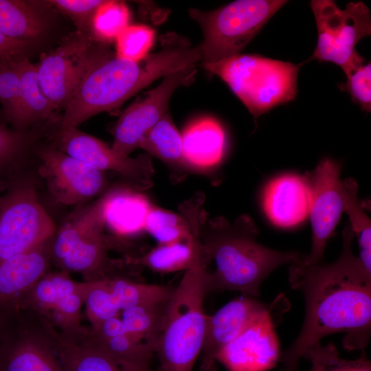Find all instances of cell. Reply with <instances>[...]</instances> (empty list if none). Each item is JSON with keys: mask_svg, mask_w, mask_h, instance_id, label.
<instances>
[{"mask_svg": "<svg viewBox=\"0 0 371 371\" xmlns=\"http://www.w3.org/2000/svg\"><path fill=\"white\" fill-rule=\"evenodd\" d=\"M355 234L350 225L342 232L339 257L328 265H291L289 281L304 297L306 314L295 340L283 354L284 371H297L306 350L324 337L346 333L344 347L367 346L371 326V273L352 250Z\"/></svg>", "mask_w": 371, "mask_h": 371, "instance_id": "cell-1", "label": "cell"}, {"mask_svg": "<svg viewBox=\"0 0 371 371\" xmlns=\"http://www.w3.org/2000/svg\"><path fill=\"white\" fill-rule=\"evenodd\" d=\"M196 60L190 43L175 33L163 35L160 49L140 61L112 54L80 82L64 109L60 128L78 127L95 115L113 111L155 80L191 66Z\"/></svg>", "mask_w": 371, "mask_h": 371, "instance_id": "cell-2", "label": "cell"}, {"mask_svg": "<svg viewBox=\"0 0 371 371\" xmlns=\"http://www.w3.org/2000/svg\"><path fill=\"white\" fill-rule=\"evenodd\" d=\"M258 227L247 214L229 222L223 217L209 218L204 213L200 225L201 258L213 272L207 270V292L240 291L257 297L265 278L278 267L299 264L305 256L295 251H279L258 243Z\"/></svg>", "mask_w": 371, "mask_h": 371, "instance_id": "cell-3", "label": "cell"}, {"mask_svg": "<svg viewBox=\"0 0 371 371\" xmlns=\"http://www.w3.org/2000/svg\"><path fill=\"white\" fill-rule=\"evenodd\" d=\"M206 273L201 245L166 305L155 346L161 371H192L201 352L207 318L203 306Z\"/></svg>", "mask_w": 371, "mask_h": 371, "instance_id": "cell-4", "label": "cell"}, {"mask_svg": "<svg viewBox=\"0 0 371 371\" xmlns=\"http://www.w3.org/2000/svg\"><path fill=\"white\" fill-rule=\"evenodd\" d=\"M302 65L250 54L202 63L207 71L227 85L255 120L295 100Z\"/></svg>", "mask_w": 371, "mask_h": 371, "instance_id": "cell-5", "label": "cell"}, {"mask_svg": "<svg viewBox=\"0 0 371 371\" xmlns=\"http://www.w3.org/2000/svg\"><path fill=\"white\" fill-rule=\"evenodd\" d=\"M287 2L284 0H238L211 11L190 9L201 26V63H216L240 54L267 21Z\"/></svg>", "mask_w": 371, "mask_h": 371, "instance_id": "cell-6", "label": "cell"}, {"mask_svg": "<svg viewBox=\"0 0 371 371\" xmlns=\"http://www.w3.org/2000/svg\"><path fill=\"white\" fill-rule=\"evenodd\" d=\"M317 28V43L307 61L318 60L339 65L347 74L364 58L355 49L357 44L371 34V17L363 2H350L344 9L331 0H313L310 3Z\"/></svg>", "mask_w": 371, "mask_h": 371, "instance_id": "cell-7", "label": "cell"}, {"mask_svg": "<svg viewBox=\"0 0 371 371\" xmlns=\"http://www.w3.org/2000/svg\"><path fill=\"white\" fill-rule=\"evenodd\" d=\"M55 233L35 186L14 177L0 192V264L52 239Z\"/></svg>", "mask_w": 371, "mask_h": 371, "instance_id": "cell-8", "label": "cell"}, {"mask_svg": "<svg viewBox=\"0 0 371 371\" xmlns=\"http://www.w3.org/2000/svg\"><path fill=\"white\" fill-rule=\"evenodd\" d=\"M112 54L104 43L77 32L42 56L36 65L40 87L56 109H65L87 74Z\"/></svg>", "mask_w": 371, "mask_h": 371, "instance_id": "cell-9", "label": "cell"}, {"mask_svg": "<svg viewBox=\"0 0 371 371\" xmlns=\"http://www.w3.org/2000/svg\"><path fill=\"white\" fill-rule=\"evenodd\" d=\"M197 69L192 65L164 77L154 89L145 92L121 114L114 128L111 149L122 157H128L139 148L144 136L167 111L169 101L180 87L192 84Z\"/></svg>", "mask_w": 371, "mask_h": 371, "instance_id": "cell-10", "label": "cell"}, {"mask_svg": "<svg viewBox=\"0 0 371 371\" xmlns=\"http://www.w3.org/2000/svg\"><path fill=\"white\" fill-rule=\"evenodd\" d=\"M56 142L67 155L101 171H114L126 179L134 190H144L153 186L154 168L146 154L122 157L99 139L77 127L60 128Z\"/></svg>", "mask_w": 371, "mask_h": 371, "instance_id": "cell-11", "label": "cell"}, {"mask_svg": "<svg viewBox=\"0 0 371 371\" xmlns=\"http://www.w3.org/2000/svg\"><path fill=\"white\" fill-rule=\"evenodd\" d=\"M304 177L311 192L308 215L312 226V247L303 263L308 265L321 264L326 243L341 217L343 201L341 192L340 166L324 157Z\"/></svg>", "mask_w": 371, "mask_h": 371, "instance_id": "cell-12", "label": "cell"}, {"mask_svg": "<svg viewBox=\"0 0 371 371\" xmlns=\"http://www.w3.org/2000/svg\"><path fill=\"white\" fill-rule=\"evenodd\" d=\"M39 173L52 196L59 203L80 204L100 194L106 186L101 172L54 148L38 153Z\"/></svg>", "mask_w": 371, "mask_h": 371, "instance_id": "cell-13", "label": "cell"}, {"mask_svg": "<svg viewBox=\"0 0 371 371\" xmlns=\"http://www.w3.org/2000/svg\"><path fill=\"white\" fill-rule=\"evenodd\" d=\"M273 311L245 328L219 352L216 361L228 371H265L274 366L280 352Z\"/></svg>", "mask_w": 371, "mask_h": 371, "instance_id": "cell-14", "label": "cell"}, {"mask_svg": "<svg viewBox=\"0 0 371 371\" xmlns=\"http://www.w3.org/2000/svg\"><path fill=\"white\" fill-rule=\"evenodd\" d=\"M277 302L267 304L251 297L234 299L207 316L201 350V371H215L219 352L253 322L273 311Z\"/></svg>", "mask_w": 371, "mask_h": 371, "instance_id": "cell-15", "label": "cell"}, {"mask_svg": "<svg viewBox=\"0 0 371 371\" xmlns=\"http://www.w3.org/2000/svg\"><path fill=\"white\" fill-rule=\"evenodd\" d=\"M52 239L0 264V314L8 316L19 309L25 295L47 273Z\"/></svg>", "mask_w": 371, "mask_h": 371, "instance_id": "cell-16", "label": "cell"}, {"mask_svg": "<svg viewBox=\"0 0 371 371\" xmlns=\"http://www.w3.org/2000/svg\"><path fill=\"white\" fill-rule=\"evenodd\" d=\"M311 192L304 176L286 174L271 181L265 188L263 205L270 221L277 226L289 227L308 215Z\"/></svg>", "mask_w": 371, "mask_h": 371, "instance_id": "cell-17", "label": "cell"}, {"mask_svg": "<svg viewBox=\"0 0 371 371\" xmlns=\"http://www.w3.org/2000/svg\"><path fill=\"white\" fill-rule=\"evenodd\" d=\"M0 371H65L54 342L8 327L0 341Z\"/></svg>", "mask_w": 371, "mask_h": 371, "instance_id": "cell-18", "label": "cell"}, {"mask_svg": "<svg viewBox=\"0 0 371 371\" xmlns=\"http://www.w3.org/2000/svg\"><path fill=\"white\" fill-rule=\"evenodd\" d=\"M181 137L184 160L190 169L212 168L224 157L226 133L214 117L205 116L192 120L183 129Z\"/></svg>", "mask_w": 371, "mask_h": 371, "instance_id": "cell-19", "label": "cell"}, {"mask_svg": "<svg viewBox=\"0 0 371 371\" xmlns=\"http://www.w3.org/2000/svg\"><path fill=\"white\" fill-rule=\"evenodd\" d=\"M55 348L65 371H153L143 366L114 357L91 338L82 342L67 337H56Z\"/></svg>", "mask_w": 371, "mask_h": 371, "instance_id": "cell-20", "label": "cell"}, {"mask_svg": "<svg viewBox=\"0 0 371 371\" xmlns=\"http://www.w3.org/2000/svg\"><path fill=\"white\" fill-rule=\"evenodd\" d=\"M135 190H111L105 210V225L118 235L132 236L144 231L146 218L153 204Z\"/></svg>", "mask_w": 371, "mask_h": 371, "instance_id": "cell-21", "label": "cell"}, {"mask_svg": "<svg viewBox=\"0 0 371 371\" xmlns=\"http://www.w3.org/2000/svg\"><path fill=\"white\" fill-rule=\"evenodd\" d=\"M19 76V107L14 130L23 129L33 122L52 116L56 109L42 91L37 77L36 65L24 56L16 60Z\"/></svg>", "mask_w": 371, "mask_h": 371, "instance_id": "cell-22", "label": "cell"}, {"mask_svg": "<svg viewBox=\"0 0 371 371\" xmlns=\"http://www.w3.org/2000/svg\"><path fill=\"white\" fill-rule=\"evenodd\" d=\"M105 221L100 222L86 234L59 262L65 271H77L91 276L92 279L106 278L109 265L103 234Z\"/></svg>", "mask_w": 371, "mask_h": 371, "instance_id": "cell-23", "label": "cell"}, {"mask_svg": "<svg viewBox=\"0 0 371 371\" xmlns=\"http://www.w3.org/2000/svg\"><path fill=\"white\" fill-rule=\"evenodd\" d=\"M111 190L85 207L73 213L52 239V256L59 263L76 244L95 225L105 221V210Z\"/></svg>", "mask_w": 371, "mask_h": 371, "instance_id": "cell-24", "label": "cell"}, {"mask_svg": "<svg viewBox=\"0 0 371 371\" xmlns=\"http://www.w3.org/2000/svg\"><path fill=\"white\" fill-rule=\"evenodd\" d=\"M46 19L35 3L0 0V32L8 37L28 41L45 30Z\"/></svg>", "mask_w": 371, "mask_h": 371, "instance_id": "cell-25", "label": "cell"}, {"mask_svg": "<svg viewBox=\"0 0 371 371\" xmlns=\"http://www.w3.org/2000/svg\"><path fill=\"white\" fill-rule=\"evenodd\" d=\"M139 148L159 159L176 171L190 169L183 155L181 134L168 111L144 136Z\"/></svg>", "mask_w": 371, "mask_h": 371, "instance_id": "cell-26", "label": "cell"}, {"mask_svg": "<svg viewBox=\"0 0 371 371\" xmlns=\"http://www.w3.org/2000/svg\"><path fill=\"white\" fill-rule=\"evenodd\" d=\"M84 282L73 280L67 272L46 273L29 291L21 302L20 307L27 305L49 314L63 297L82 290Z\"/></svg>", "mask_w": 371, "mask_h": 371, "instance_id": "cell-27", "label": "cell"}, {"mask_svg": "<svg viewBox=\"0 0 371 371\" xmlns=\"http://www.w3.org/2000/svg\"><path fill=\"white\" fill-rule=\"evenodd\" d=\"M358 185L355 180L347 178L341 183L344 212L348 215L350 227L357 236L359 258L365 269L371 273V223L357 196Z\"/></svg>", "mask_w": 371, "mask_h": 371, "instance_id": "cell-28", "label": "cell"}, {"mask_svg": "<svg viewBox=\"0 0 371 371\" xmlns=\"http://www.w3.org/2000/svg\"><path fill=\"white\" fill-rule=\"evenodd\" d=\"M104 280L120 311L137 305L165 302L174 290L168 286L146 284L123 278L106 277Z\"/></svg>", "mask_w": 371, "mask_h": 371, "instance_id": "cell-29", "label": "cell"}, {"mask_svg": "<svg viewBox=\"0 0 371 371\" xmlns=\"http://www.w3.org/2000/svg\"><path fill=\"white\" fill-rule=\"evenodd\" d=\"M167 301L132 306L121 311L126 333L155 348Z\"/></svg>", "mask_w": 371, "mask_h": 371, "instance_id": "cell-30", "label": "cell"}, {"mask_svg": "<svg viewBox=\"0 0 371 371\" xmlns=\"http://www.w3.org/2000/svg\"><path fill=\"white\" fill-rule=\"evenodd\" d=\"M130 16L129 9L124 2L104 0L91 19V36L102 43L115 40L128 25Z\"/></svg>", "mask_w": 371, "mask_h": 371, "instance_id": "cell-31", "label": "cell"}, {"mask_svg": "<svg viewBox=\"0 0 371 371\" xmlns=\"http://www.w3.org/2000/svg\"><path fill=\"white\" fill-rule=\"evenodd\" d=\"M144 231L155 238L158 244L185 240L192 236L187 220L181 214L153 205L146 216Z\"/></svg>", "mask_w": 371, "mask_h": 371, "instance_id": "cell-32", "label": "cell"}, {"mask_svg": "<svg viewBox=\"0 0 371 371\" xmlns=\"http://www.w3.org/2000/svg\"><path fill=\"white\" fill-rule=\"evenodd\" d=\"M303 358L311 363L309 371H371V363L364 352L359 358L348 360L340 357L336 346L320 342L308 348ZM281 371H284L283 370Z\"/></svg>", "mask_w": 371, "mask_h": 371, "instance_id": "cell-33", "label": "cell"}, {"mask_svg": "<svg viewBox=\"0 0 371 371\" xmlns=\"http://www.w3.org/2000/svg\"><path fill=\"white\" fill-rule=\"evenodd\" d=\"M91 339L111 356L139 366H150L155 354L153 346L128 333L106 339L91 335Z\"/></svg>", "mask_w": 371, "mask_h": 371, "instance_id": "cell-34", "label": "cell"}, {"mask_svg": "<svg viewBox=\"0 0 371 371\" xmlns=\"http://www.w3.org/2000/svg\"><path fill=\"white\" fill-rule=\"evenodd\" d=\"M29 142L24 131L9 129L0 123V192L16 177L21 155Z\"/></svg>", "mask_w": 371, "mask_h": 371, "instance_id": "cell-35", "label": "cell"}, {"mask_svg": "<svg viewBox=\"0 0 371 371\" xmlns=\"http://www.w3.org/2000/svg\"><path fill=\"white\" fill-rule=\"evenodd\" d=\"M84 303L93 329L104 320L120 315L121 312L106 286L104 278L86 282Z\"/></svg>", "mask_w": 371, "mask_h": 371, "instance_id": "cell-36", "label": "cell"}, {"mask_svg": "<svg viewBox=\"0 0 371 371\" xmlns=\"http://www.w3.org/2000/svg\"><path fill=\"white\" fill-rule=\"evenodd\" d=\"M155 39V31L146 25H131L115 38V56L132 61H140L149 54Z\"/></svg>", "mask_w": 371, "mask_h": 371, "instance_id": "cell-37", "label": "cell"}, {"mask_svg": "<svg viewBox=\"0 0 371 371\" xmlns=\"http://www.w3.org/2000/svg\"><path fill=\"white\" fill-rule=\"evenodd\" d=\"M16 60L0 61V102L5 118L13 126L18 116L20 95L19 76Z\"/></svg>", "mask_w": 371, "mask_h": 371, "instance_id": "cell-38", "label": "cell"}, {"mask_svg": "<svg viewBox=\"0 0 371 371\" xmlns=\"http://www.w3.org/2000/svg\"><path fill=\"white\" fill-rule=\"evenodd\" d=\"M346 81L337 86L348 92L361 110L371 111V64H361L346 74Z\"/></svg>", "mask_w": 371, "mask_h": 371, "instance_id": "cell-39", "label": "cell"}, {"mask_svg": "<svg viewBox=\"0 0 371 371\" xmlns=\"http://www.w3.org/2000/svg\"><path fill=\"white\" fill-rule=\"evenodd\" d=\"M85 289L86 282L82 291L63 297L49 313L56 324L71 334L79 331L80 313Z\"/></svg>", "mask_w": 371, "mask_h": 371, "instance_id": "cell-40", "label": "cell"}, {"mask_svg": "<svg viewBox=\"0 0 371 371\" xmlns=\"http://www.w3.org/2000/svg\"><path fill=\"white\" fill-rule=\"evenodd\" d=\"M103 1L104 0H50L46 2L72 19L78 32L90 35L91 19Z\"/></svg>", "mask_w": 371, "mask_h": 371, "instance_id": "cell-41", "label": "cell"}, {"mask_svg": "<svg viewBox=\"0 0 371 371\" xmlns=\"http://www.w3.org/2000/svg\"><path fill=\"white\" fill-rule=\"evenodd\" d=\"M28 47V41L14 39L0 32V61L24 57Z\"/></svg>", "mask_w": 371, "mask_h": 371, "instance_id": "cell-42", "label": "cell"}, {"mask_svg": "<svg viewBox=\"0 0 371 371\" xmlns=\"http://www.w3.org/2000/svg\"><path fill=\"white\" fill-rule=\"evenodd\" d=\"M126 333L120 315L109 318L93 328L91 335L98 339H109Z\"/></svg>", "mask_w": 371, "mask_h": 371, "instance_id": "cell-43", "label": "cell"}, {"mask_svg": "<svg viewBox=\"0 0 371 371\" xmlns=\"http://www.w3.org/2000/svg\"><path fill=\"white\" fill-rule=\"evenodd\" d=\"M8 316L0 314V341L8 327Z\"/></svg>", "mask_w": 371, "mask_h": 371, "instance_id": "cell-44", "label": "cell"}]
</instances>
